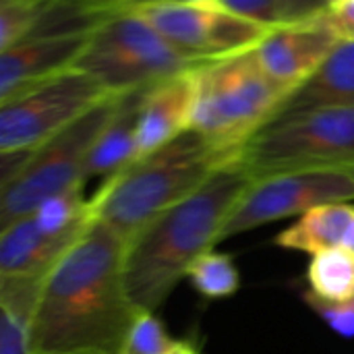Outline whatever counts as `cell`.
Returning a JSON list of instances; mask_svg holds the SVG:
<instances>
[{
    "instance_id": "obj_27",
    "label": "cell",
    "mask_w": 354,
    "mask_h": 354,
    "mask_svg": "<svg viewBox=\"0 0 354 354\" xmlns=\"http://www.w3.org/2000/svg\"><path fill=\"white\" fill-rule=\"evenodd\" d=\"M102 8L110 10V12H120V10H129L135 4H141L145 0H95Z\"/></svg>"
},
{
    "instance_id": "obj_25",
    "label": "cell",
    "mask_w": 354,
    "mask_h": 354,
    "mask_svg": "<svg viewBox=\"0 0 354 354\" xmlns=\"http://www.w3.org/2000/svg\"><path fill=\"white\" fill-rule=\"evenodd\" d=\"M276 2H278L282 25H295V23H307L319 19L330 8V0H276Z\"/></svg>"
},
{
    "instance_id": "obj_3",
    "label": "cell",
    "mask_w": 354,
    "mask_h": 354,
    "mask_svg": "<svg viewBox=\"0 0 354 354\" xmlns=\"http://www.w3.org/2000/svg\"><path fill=\"white\" fill-rule=\"evenodd\" d=\"M236 160V156L218 149L201 133L189 129L100 185L89 197L91 220L104 222L131 243L156 218Z\"/></svg>"
},
{
    "instance_id": "obj_31",
    "label": "cell",
    "mask_w": 354,
    "mask_h": 354,
    "mask_svg": "<svg viewBox=\"0 0 354 354\" xmlns=\"http://www.w3.org/2000/svg\"><path fill=\"white\" fill-rule=\"evenodd\" d=\"M332 2H336V0H330V4H332Z\"/></svg>"
},
{
    "instance_id": "obj_13",
    "label": "cell",
    "mask_w": 354,
    "mask_h": 354,
    "mask_svg": "<svg viewBox=\"0 0 354 354\" xmlns=\"http://www.w3.org/2000/svg\"><path fill=\"white\" fill-rule=\"evenodd\" d=\"M195 62H209V35L218 0H145L129 8Z\"/></svg>"
},
{
    "instance_id": "obj_20",
    "label": "cell",
    "mask_w": 354,
    "mask_h": 354,
    "mask_svg": "<svg viewBox=\"0 0 354 354\" xmlns=\"http://www.w3.org/2000/svg\"><path fill=\"white\" fill-rule=\"evenodd\" d=\"M193 288L205 299H228L241 288V274L226 253L207 251L189 270L187 276Z\"/></svg>"
},
{
    "instance_id": "obj_22",
    "label": "cell",
    "mask_w": 354,
    "mask_h": 354,
    "mask_svg": "<svg viewBox=\"0 0 354 354\" xmlns=\"http://www.w3.org/2000/svg\"><path fill=\"white\" fill-rule=\"evenodd\" d=\"M176 340L170 338L164 324L151 311H141L135 319L120 354H166Z\"/></svg>"
},
{
    "instance_id": "obj_21",
    "label": "cell",
    "mask_w": 354,
    "mask_h": 354,
    "mask_svg": "<svg viewBox=\"0 0 354 354\" xmlns=\"http://www.w3.org/2000/svg\"><path fill=\"white\" fill-rule=\"evenodd\" d=\"M52 0H0V48L25 39Z\"/></svg>"
},
{
    "instance_id": "obj_8",
    "label": "cell",
    "mask_w": 354,
    "mask_h": 354,
    "mask_svg": "<svg viewBox=\"0 0 354 354\" xmlns=\"http://www.w3.org/2000/svg\"><path fill=\"white\" fill-rule=\"evenodd\" d=\"M110 93L81 68H68L0 104V153L33 151Z\"/></svg>"
},
{
    "instance_id": "obj_14",
    "label": "cell",
    "mask_w": 354,
    "mask_h": 354,
    "mask_svg": "<svg viewBox=\"0 0 354 354\" xmlns=\"http://www.w3.org/2000/svg\"><path fill=\"white\" fill-rule=\"evenodd\" d=\"M149 87L151 85L137 87L118 95L112 118L108 120L87 156L83 187H87L93 178H100V185H104L137 160V124L141 104Z\"/></svg>"
},
{
    "instance_id": "obj_23",
    "label": "cell",
    "mask_w": 354,
    "mask_h": 354,
    "mask_svg": "<svg viewBox=\"0 0 354 354\" xmlns=\"http://www.w3.org/2000/svg\"><path fill=\"white\" fill-rule=\"evenodd\" d=\"M305 303L309 305V309L332 330L336 332L340 338L353 340L354 338V311L351 309L348 303H336V301H326L315 297L311 290H307L303 295Z\"/></svg>"
},
{
    "instance_id": "obj_15",
    "label": "cell",
    "mask_w": 354,
    "mask_h": 354,
    "mask_svg": "<svg viewBox=\"0 0 354 354\" xmlns=\"http://www.w3.org/2000/svg\"><path fill=\"white\" fill-rule=\"evenodd\" d=\"M81 239L44 232L33 216L0 230V276H48Z\"/></svg>"
},
{
    "instance_id": "obj_6",
    "label": "cell",
    "mask_w": 354,
    "mask_h": 354,
    "mask_svg": "<svg viewBox=\"0 0 354 354\" xmlns=\"http://www.w3.org/2000/svg\"><path fill=\"white\" fill-rule=\"evenodd\" d=\"M199 64L203 62L180 54L141 17L120 10L91 33L75 68L120 95L183 75Z\"/></svg>"
},
{
    "instance_id": "obj_24",
    "label": "cell",
    "mask_w": 354,
    "mask_h": 354,
    "mask_svg": "<svg viewBox=\"0 0 354 354\" xmlns=\"http://www.w3.org/2000/svg\"><path fill=\"white\" fill-rule=\"evenodd\" d=\"M224 8L257 21L268 27H280V12L276 0H218Z\"/></svg>"
},
{
    "instance_id": "obj_26",
    "label": "cell",
    "mask_w": 354,
    "mask_h": 354,
    "mask_svg": "<svg viewBox=\"0 0 354 354\" xmlns=\"http://www.w3.org/2000/svg\"><path fill=\"white\" fill-rule=\"evenodd\" d=\"M340 41H354V0H336L324 15Z\"/></svg>"
},
{
    "instance_id": "obj_7",
    "label": "cell",
    "mask_w": 354,
    "mask_h": 354,
    "mask_svg": "<svg viewBox=\"0 0 354 354\" xmlns=\"http://www.w3.org/2000/svg\"><path fill=\"white\" fill-rule=\"evenodd\" d=\"M116 104L118 95L106 97L71 127L33 149L23 168L8 183L0 185V230L31 216L46 199L83 187L87 156L112 118Z\"/></svg>"
},
{
    "instance_id": "obj_29",
    "label": "cell",
    "mask_w": 354,
    "mask_h": 354,
    "mask_svg": "<svg viewBox=\"0 0 354 354\" xmlns=\"http://www.w3.org/2000/svg\"><path fill=\"white\" fill-rule=\"evenodd\" d=\"M344 247H348V249H353L354 251V218H353V224H351V230H348V236H346Z\"/></svg>"
},
{
    "instance_id": "obj_9",
    "label": "cell",
    "mask_w": 354,
    "mask_h": 354,
    "mask_svg": "<svg viewBox=\"0 0 354 354\" xmlns=\"http://www.w3.org/2000/svg\"><path fill=\"white\" fill-rule=\"evenodd\" d=\"M354 201V168H326L257 178L234 205L220 243L319 205Z\"/></svg>"
},
{
    "instance_id": "obj_17",
    "label": "cell",
    "mask_w": 354,
    "mask_h": 354,
    "mask_svg": "<svg viewBox=\"0 0 354 354\" xmlns=\"http://www.w3.org/2000/svg\"><path fill=\"white\" fill-rule=\"evenodd\" d=\"M46 276H0V354H31V330Z\"/></svg>"
},
{
    "instance_id": "obj_16",
    "label": "cell",
    "mask_w": 354,
    "mask_h": 354,
    "mask_svg": "<svg viewBox=\"0 0 354 354\" xmlns=\"http://www.w3.org/2000/svg\"><path fill=\"white\" fill-rule=\"evenodd\" d=\"M319 108H354V41H340L282 104L276 118Z\"/></svg>"
},
{
    "instance_id": "obj_28",
    "label": "cell",
    "mask_w": 354,
    "mask_h": 354,
    "mask_svg": "<svg viewBox=\"0 0 354 354\" xmlns=\"http://www.w3.org/2000/svg\"><path fill=\"white\" fill-rule=\"evenodd\" d=\"M166 354H201L197 344L191 340H176V344L168 351Z\"/></svg>"
},
{
    "instance_id": "obj_2",
    "label": "cell",
    "mask_w": 354,
    "mask_h": 354,
    "mask_svg": "<svg viewBox=\"0 0 354 354\" xmlns=\"http://www.w3.org/2000/svg\"><path fill=\"white\" fill-rule=\"evenodd\" d=\"M253 178L239 162L156 218L127 247V288L141 311L156 313L191 266L220 243L224 224Z\"/></svg>"
},
{
    "instance_id": "obj_4",
    "label": "cell",
    "mask_w": 354,
    "mask_h": 354,
    "mask_svg": "<svg viewBox=\"0 0 354 354\" xmlns=\"http://www.w3.org/2000/svg\"><path fill=\"white\" fill-rule=\"evenodd\" d=\"M290 95L259 64L255 50L203 62L195 68L191 129L218 149L236 156L276 118Z\"/></svg>"
},
{
    "instance_id": "obj_10",
    "label": "cell",
    "mask_w": 354,
    "mask_h": 354,
    "mask_svg": "<svg viewBox=\"0 0 354 354\" xmlns=\"http://www.w3.org/2000/svg\"><path fill=\"white\" fill-rule=\"evenodd\" d=\"M340 44L324 17L274 27L255 48L261 68L290 93L303 85Z\"/></svg>"
},
{
    "instance_id": "obj_18",
    "label": "cell",
    "mask_w": 354,
    "mask_h": 354,
    "mask_svg": "<svg viewBox=\"0 0 354 354\" xmlns=\"http://www.w3.org/2000/svg\"><path fill=\"white\" fill-rule=\"evenodd\" d=\"M354 218L353 203H328L303 214L292 226L282 230L274 245L317 255L336 247H344Z\"/></svg>"
},
{
    "instance_id": "obj_19",
    "label": "cell",
    "mask_w": 354,
    "mask_h": 354,
    "mask_svg": "<svg viewBox=\"0 0 354 354\" xmlns=\"http://www.w3.org/2000/svg\"><path fill=\"white\" fill-rule=\"evenodd\" d=\"M309 290L326 301L346 303L354 299V251L336 247L311 257L307 270Z\"/></svg>"
},
{
    "instance_id": "obj_30",
    "label": "cell",
    "mask_w": 354,
    "mask_h": 354,
    "mask_svg": "<svg viewBox=\"0 0 354 354\" xmlns=\"http://www.w3.org/2000/svg\"><path fill=\"white\" fill-rule=\"evenodd\" d=\"M346 303L351 305V309H353V311H354V299H351V301H346Z\"/></svg>"
},
{
    "instance_id": "obj_5",
    "label": "cell",
    "mask_w": 354,
    "mask_h": 354,
    "mask_svg": "<svg viewBox=\"0 0 354 354\" xmlns=\"http://www.w3.org/2000/svg\"><path fill=\"white\" fill-rule=\"evenodd\" d=\"M236 162L253 180L354 168V108H319L274 118L243 147Z\"/></svg>"
},
{
    "instance_id": "obj_11",
    "label": "cell",
    "mask_w": 354,
    "mask_h": 354,
    "mask_svg": "<svg viewBox=\"0 0 354 354\" xmlns=\"http://www.w3.org/2000/svg\"><path fill=\"white\" fill-rule=\"evenodd\" d=\"M91 33L29 35L2 50L0 56V104L75 68Z\"/></svg>"
},
{
    "instance_id": "obj_1",
    "label": "cell",
    "mask_w": 354,
    "mask_h": 354,
    "mask_svg": "<svg viewBox=\"0 0 354 354\" xmlns=\"http://www.w3.org/2000/svg\"><path fill=\"white\" fill-rule=\"evenodd\" d=\"M129 243L91 220L46 276L31 354H120L141 309L127 288Z\"/></svg>"
},
{
    "instance_id": "obj_12",
    "label": "cell",
    "mask_w": 354,
    "mask_h": 354,
    "mask_svg": "<svg viewBox=\"0 0 354 354\" xmlns=\"http://www.w3.org/2000/svg\"><path fill=\"white\" fill-rule=\"evenodd\" d=\"M195 68L160 81L147 89L137 124V160L158 151L191 129Z\"/></svg>"
}]
</instances>
